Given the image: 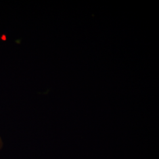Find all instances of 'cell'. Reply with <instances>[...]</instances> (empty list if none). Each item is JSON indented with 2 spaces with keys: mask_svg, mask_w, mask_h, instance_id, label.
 <instances>
[{
  "mask_svg": "<svg viewBox=\"0 0 159 159\" xmlns=\"http://www.w3.org/2000/svg\"><path fill=\"white\" fill-rule=\"evenodd\" d=\"M2 145H3V143H2V140H1V138H0V150H1V148L2 147Z\"/></svg>",
  "mask_w": 159,
  "mask_h": 159,
  "instance_id": "cell-1",
  "label": "cell"
}]
</instances>
